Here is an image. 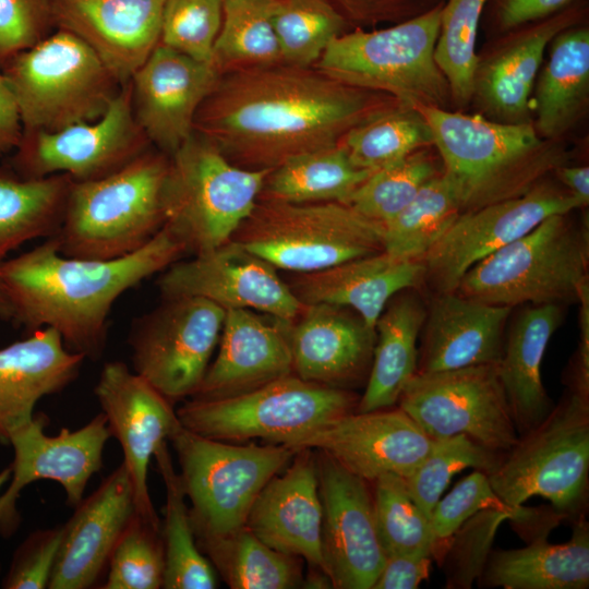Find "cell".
<instances>
[{
  "instance_id": "44dd1931",
  "label": "cell",
  "mask_w": 589,
  "mask_h": 589,
  "mask_svg": "<svg viewBox=\"0 0 589 589\" xmlns=\"http://www.w3.org/2000/svg\"><path fill=\"white\" fill-rule=\"evenodd\" d=\"M94 394L111 437L121 445L130 474L135 512L160 525L147 485L151 458L181 425L172 402L121 361L103 365Z\"/></svg>"
},
{
  "instance_id": "c3c4849f",
  "label": "cell",
  "mask_w": 589,
  "mask_h": 589,
  "mask_svg": "<svg viewBox=\"0 0 589 589\" xmlns=\"http://www.w3.org/2000/svg\"><path fill=\"white\" fill-rule=\"evenodd\" d=\"M517 508H486L466 520L449 538L437 541L433 556L440 561L447 589H470L481 576L495 534Z\"/></svg>"
},
{
  "instance_id": "484cf974",
  "label": "cell",
  "mask_w": 589,
  "mask_h": 589,
  "mask_svg": "<svg viewBox=\"0 0 589 589\" xmlns=\"http://www.w3.org/2000/svg\"><path fill=\"white\" fill-rule=\"evenodd\" d=\"M165 0H50L56 29L83 40L121 83L159 44Z\"/></svg>"
},
{
  "instance_id": "3957f363",
  "label": "cell",
  "mask_w": 589,
  "mask_h": 589,
  "mask_svg": "<svg viewBox=\"0 0 589 589\" xmlns=\"http://www.w3.org/2000/svg\"><path fill=\"white\" fill-rule=\"evenodd\" d=\"M426 120L445 179L461 213L521 196L567 164L561 140L531 124L502 123L444 108H417Z\"/></svg>"
},
{
  "instance_id": "7402d4cb",
  "label": "cell",
  "mask_w": 589,
  "mask_h": 589,
  "mask_svg": "<svg viewBox=\"0 0 589 589\" xmlns=\"http://www.w3.org/2000/svg\"><path fill=\"white\" fill-rule=\"evenodd\" d=\"M587 7L578 0L561 12L504 33L485 55L478 56L471 100L482 117L512 124H531L530 95L543 53L562 31L585 22Z\"/></svg>"
},
{
  "instance_id": "60d3db41",
  "label": "cell",
  "mask_w": 589,
  "mask_h": 589,
  "mask_svg": "<svg viewBox=\"0 0 589 589\" xmlns=\"http://www.w3.org/2000/svg\"><path fill=\"white\" fill-rule=\"evenodd\" d=\"M276 0H224L212 64L226 72L283 63L273 25Z\"/></svg>"
},
{
  "instance_id": "8fae6325",
  "label": "cell",
  "mask_w": 589,
  "mask_h": 589,
  "mask_svg": "<svg viewBox=\"0 0 589 589\" xmlns=\"http://www.w3.org/2000/svg\"><path fill=\"white\" fill-rule=\"evenodd\" d=\"M359 399L353 390L308 382L291 373L233 396L191 398L177 416L183 428L204 437L284 444L356 411Z\"/></svg>"
},
{
  "instance_id": "6f0895ef",
  "label": "cell",
  "mask_w": 589,
  "mask_h": 589,
  "mask_svg": "<svg viewBox=\"0 0 589 589\" xmlns=\"http://www.w3.org/2000/svg\"><path fill=\"white\" fill-rule=\"evenodd\" d=\"M432 555H387L372 589H417L429 578Z\"/></svg>"
},
{
  "instance_id": "e575fe53",
  "label": "cell",
  "mask_w": 589,
  "mask_h": 589,
  "mask_svg": "<svg viewBox=\"0 0 589 589\" xmlns=\"http://www.w3.org/2000/svg\"><path fill=\"white\" fill-rule=\"evenodd\" d=\"M410 290L395 294L376 321L372 365L358 402V412L394 406L417 372V342L426 310Z\"/></svg>"
},
{
  "instance_id": "f6af8a7d",
  "label": "cell",
  "mask_w": 589,
  "mask_h": 589,
  "mask_svg": "<svg viewBox=\"0 0 589 589\" xmlns=\"http://www.w3.org/2000/svg\"><path fill=\"white\" fill-rule=\"evenodd\" d=\"M373 483L374 520L385 555L433 556L437 539L431 520L410 496L405 478L385 473Z\"/></svg>"
},
{
  "instance_id": "52a82bcc",
  "label": "cell",
  "mask_w": 589,
  "mask_h": 589,
  "mask_svg": "<svg viewBox=\"0 0 589 589\" xmlns=\"http://www.w3.org/2000/svg\"><path fill=\"white\" fill-rule=\"evenodd\" d=\"M23 132H56L100 118L121 83L75 35L56 29L1 69Z\"/></svg>"
},
{
  "instance_id": "6da1fadb",
  "label": "cell",
  "mask_w": 589,
  "mask_h": 589,
  "mask_svg": "<svg viewBox=\"0 0 589 589\" xmlns=\"http://www.w3.org/2000/svg\"><path fill=\"white\" fill-rule=\"evenodd\" d=\"M389 96L337 82L316 69L285 63L220 75L199 108L194 132L232 164L272 170L332 147Z\"/></svg>"
},
{
  "instance_id": "ee69618b",
  "label": "cell",
  "mask_w": 589,
  "mask_h": 589,
  "mask_svg": "<svg viewBox=\"0 0 589 589\" xmlns=\"http://www.w3.org/2000/svg\"><path fill=\"white\" fill-rule=\"evenodd\" d=\"M488 0H445L434 58L445 75L452 100L466 106L472 97L478 61L477 35Z\"/></svg>"
},
{
  "instance_id": "cb8c5ba5",
  "label": "cell",
  "mask_w": 589,
  "mask_h": 589,
  "mask_svg": "<svg viewBox=\"0 0 589 589\" xmlns=\"http://www.w3.org/2000/svg\"><path fill=\"white\" fill-rule=\"evenodd\" d=\"M286 332L294 375L349 390L366 383L376 333L354 311L326 303L304 304L287 323Z\"/></svg>"
},
{
  "instance_id": "ab89813d",
  "label": "cell",
  "mask_w": 589,
  "mask_h": 589,
  "mask_svg": "<svg viewBox=\"0 0 589 589\" xmlns=\"http://www.w3.org/2000/svg\"><path fill=\"white\" fill-rule=\"evenodd\" d=\"M339 144L357 167L373 172L433 145V136L417 108L395 100L352 127Z\"/></svg>"
},
{
  "instance_id": "d6a6232c",
  "label": "cell",
  "mask_w": 589,
  "mask_h": 589,
  "mask_svg": "<svg viewBox=\"0 0 589 589\" xmlns=\"http://www.w3.org/2000/svg\"><path fill=\"white\" fill-rule=\"evenodd\" d=\"M479 587L505 589H587L589 587V525L575 519L570 539L561 544L539 536L528 545L492 550L477 580Z\"/></svg>"
},
{
  "instance_id": "4fadbf2b",
  "label": "cell",
  "mask_w": 589,
  "mask_h": 589,
  "mask_svg": "<svg viewBox=\"0 0 589 589\" xmlns=\"http://www.w3.org/2000/svg\"><path fill=\"white\" fill-rule=\"evenodd\" d=\"M226 311L200 297L163 298L129 335L133 371L170 402L199 389L218 345Z\"/></svg>"
},
{
  "instance_id": "7c38bea8",
  "label": "cell",
  "mask_w": 589,
  "mask_h": 589,
  "mask_svg": "<svg viewBox=\"0 0 589 589\" xmlns=\"http://www.w3.org/2000/svg\"><path fill=\"white\" fill-rule=\"evenodd\" d=\"M180 465V481L192 507L194 534L221 536L243 526L266 483L296 452L284 444L232 445L182 425L169 438Z\"/></svg>"
},
{
  "instance_id": "ba28073f",
  "label": "cell",
  "mask_w": 589,
  "mask_h": 589,
  "mask_svg": "<svg viewBox=\"0 0 589 589\" xmlns=\"http://www.w3.org/2000/svg\"><path fill=\"white\" fill-rule=\"evenodd\" d=\"M488 477L510 507L541 496L563 518L584 516L589 488V394L569 386L558 405L519 435Z\"/></svg>"
},
{
  "instance_id": "816d5d0a",
  "label": "cell",
  "mask_w": 589,
  "mask_h": 589,
  "mask_svg": "<svg viewBox=\"0 0 589 589\" xmlns=\"http://www.w3.org/2000/svg\"><path fill=\"white\" fill-rule=\"evenodd\" d=\"M486 508L514 509L497 496L485 472L473 470L435 504L430 520L437 541L449 538L471 516Z\"/></svg>"
},
{
  "instance_id": "1f68e13d",
  "label": "cell",
  "mask_w": 589,
  "mask_h": 589,
  "mask_svg": "<svg viewBox=\"0 0 589 589\" xmlns=\"http://www.w3.org/2000/svg\"><path fill=\"white\" fill-rule=\"evenodd\" d=\"M561 321V304H533L517 316L504 339L496 368L518 435L536 428L554 407L542 383L541 365Z\"/></svg>"
},
{
  "instance_id": "91938a15",
  "label": "cell",
  "mask_w": 589,
  "mask_h": 589,
  "mask_svg": "<svg viewBox=\"0 0 589 589\" xmlns=\"http://www.w3.org/2000/svg\"><path fill=\"white\" fill-rule=\"evenodd\" d=\"M23 134L16 101L0 70V157L13 152Z\"/></svg>"
},
{
  "instance_id": "4316f807",
  "label": "cell",
  "mask_w": 589,
  "mask_h": 589,
  "mask_svg": "<svg viewBox=\"0 0 589 589\" xmlns=\"http://www.w3.org/2000/svg\"><path fill=\"white\" fill-rule=\"evenodd\" d=\"M291 461L262 489L245 527L272 549L303 558L310 568L324 573L315 453L298 450Z\"/></svg>"
},
{
  "instance_id": "9f6ffc18",
  "label": "cell",
  "mask_w": 589,
  "mask_h": 589,
  "mask_svg": "<svg viewBox=\"0 0 589 589\" xmlns=\"http://www.w3.org/2000/svg\"><path fill=\"white\" fill-rule=\"evenodd\" d=\"M578 0H488L484 12L501 34L552 16Z\"/></svg>"
},
{
  "instance_id": "8d00e7d4",
  "label": "cell",
  "mask_w": 589,
  "mask_h": 589,
  "mask_svg": "<svg viewBox=\"0 0 589 589\" xmlns=\"http://www.w3.org/2000/svg\"><path fill=\"white\" fill-rule=\"evenodd\" d=\"M201 552L231 589L302 586L300 558L276 551L245 526L221 536L195 533Z\"/></svg>"
},
{
  "instance_id": "6125c7cd",
  "label": "cell",
  "mask_w": 589,
  "mask_h": 589,
  "mask_svg": "<svg viewBox=\"0 0 589 589\" xmlns=\"http://www.w3.org/2000/svg\"><path fill=\"white\" fill-rule=\"evenodd\" d=\"M0 318L3 321H12V309L8 301L7 296L4 294L1 280H0Z\"/></svg>"
},
{
  "instance_id": "11a10c76",
  "label": "cell",
  "mask_w": 589,
  "mask_h": 589,
  "mask_svg": "<svg viewBox=\"0 0 589 589\" xmlns=\"http://www.w3.org/2000/svg\"><path fill=\"white\" fill-rule=\"evenodd\" d=\"M445 0H334L333 2L352 23L374 25L380 22L400 23L421 15Z\"/></svg>"
},
{
  "instance_id": "f5cc1de1",
  "label": "cell",
  "mask_w": 589,
  "mask_h": 589,
  "mask_svg": "<svg viewBox=\"0 0 589 589\" xmlns=\"http://www.w3.org/2000/svg\"><path fill=\"white\" fill-rule=\"evenodd\" d=\"M53 29L50 0H0V69Z\"/></svg>"
},
{
  "instance_id": "ac0fdd59",
  "label": "cell",
  "mask_w": 589,
  "mask_h": 589,
  "mask_svg": "<svg viewBox=\"0 0 589 589\" xmlns=\"http://www.w3.org/2000/svg\"><path fill=\"white\" fill-rule=\"evenodd\" d=\"M157 286L163 298L200 297L225 311L248 309L286 322L304 308L277 268L233 240L172 263Z\"/></svg>"
},
{
  "instance_id": "d4e9b609",
  "label": "cell",
  "mask_w": 589,
  "mask_h": 589,
  "mask_svg": "<svg viewBox=\"0 0 589 589\" xmlns=\"http://www.w3.org/2000/svg\"><path fill=\"white\" fill-rule=\"evenodd\" d=\"M134 513L133 484L122 462L63 524L48 589L94 588Z\"/></svg>"
},
{
  "instance_id": "83f0119b",
  "label": "cell",
  "mask_w": 589,
  "mask_h": 589,
  "mask_svg": "<svg viewBox=\"0 0 589 589\" xmlns=\"http://www.w3.org/2000/svg\"><path fill=\"white\" fill-rule=\"evenodd\" d=\"M287 323L248 309L226 310L218 352L191 398L233 396L291 374Z\"/></svg>"
},
{
  "instance_id": "7a4b0ae2",
  "label": "cell",
  "mask_w": 589,
  "mask_h": 589,
  "mask_svg": "<svg viewBox=\"0 0 589 589\" xmlns=\"http://www.w3.org/2000/svg\"><path fill=\"white\" fill-rule=\"evenodd\" d=\"M167 227L137 251L112 260L62 255L55 238L0 262V280L12 323L26 333L55 329L65 348L98 360L112 305L125 291L187 255Z\"/></svg>"
},
{
  "instance_id": "5b68a950",
  "label": "cell",
  "mask_w": 589,
  "mask_h": 589,
  "mask_svg": "<svg viewBox=\"0 0 589 589\" xmlns=\"http://www.w3.org/2000/svg\"><path fill=\"white\" fill-rule=\"evenodd\" d=\"M443 3L386 28L344 33L313 68L345 85L414 108L447 109L449 85L434 58Z\"/></svg>"
},
{
  "instance_id": "bcb514c9",
  "label": "cell",
  "mask_w": 589,
  "mask_h": 589,
  "mask_svg": "<svg viewBox=\"0 0 589 589\" xmlns=\"http://www.w3.org/2000/svg\"><path fill=\"white\" fill-rule=\"evenodd\" d=\"M440 172L435 158L426 147L421 148L373 171L345 204L383 226L412 201L423 184Z\"/></svg>"
},
{
  "instance_id": "8992f818",
  "label": "cell",
  "mask_w": 589,
  "mask_h": 589,
  "mask_svg": "<svg viewBox=\"0 0 589 589\" xmlns=\"http://www.w3.org/2000/svg\"><path fill=\"white\" fill-rule=\"evenodd\" d=\"M570 213L549 216L533 229L474 264L457 293L514 308L577 301L589 283L588 225Z\"/></svg>"
},
{
  "instance_id": "db71d44e",
  "label": "cell",
  "mask_w": 589,
  "mask_h": 589,
  "mask_svg": "<svg viewBox=\"0 0 589 589\" xmlns=\"http://www.w3.org/2000/svg\"><path fill=\"white\" fill-rule=\"evenodd\" d=\"M62 533L63 525L29 533L15 549L1 587L4 589L48 588Z\"/></svg>"
},
{
  "instance_id": "e0dca14e",
  "label": "cell",
  "mask_w": 589,
  "mask_h": 589,
  "mask_svg": "<svg viewBox=\"0 0 589 589\" xmlns=\"http://www.w3.org/2000/svg\"><path fill=\"white\" fill-rule=\"evenodd\" d=\"M48 420L44 413L34 414L11 434L9 445L14 452L11 478L0 495L2 538L12 537L21 525L17 500L28 484L38 480L58 482L67 504L74 508L84 498L89 479L103 469L104 448L111 437L103 412L77 430L63 428L56 435L45 434Z\"/></svg>"
},
{
  "instance_id": "603a6c76",
  "label": "cell",
  "mask_w": 589,
  "mask_h": 589,
  "mask_svg": "<svg viewBox=\"0 0 589 589\" xmlns=\"http://www.w3.org/2000/svg\"><path fill=\"white\" fill-rule=\"evenodd\" d=\"M219 71L158 44L133 73L132 109L151 144L172 155L194 132V119Z\"/></svg>"
},
{
  "instance_id": "5bb4252c",
  "label": "cell",
  "mask_w": 589,
  "mask_h": 589,
  "mask_svg": "<svg viewBox=\"0 0 589 589\" xmlns=\"http://www.w3.org/2000/svg\"><path fill=\"white\" fill-rule=\"evenodd\" d=\"M397 402L431 438L465 434L506 454L519 437L496 364L416 373Z\"/></svg>"
},
{
  "instance_id": "9c48e42d",
  "label": "cell",
  "mask_w": 589,
  "mask_h": 589,
  "mask_svg": "<svg viewBox=\"0 0 589 589\" xmlns=\"http://www.w3.org/2000/svg\"><path fill=\"white\" fill-rule=\"evenodd\" d=\"M269 171L232 164L209 140L193 132L170 155L165 226L192 255L230 241L256 205Z\"/></svg>"
},
{
  "instance_id": "7dc6e473",
  "label": "cell",
  "mask_w": 589,
  "mask_h": 589,
  "mask_svg": "<svg viewBox=\"0 0 589 589\" xmlns=\"http://www.w3.org/2000/svg\"><path fill=\"white\" fill-rule=\"evenodd\" d=\"M504 456L505 454L484 447L465 434L432 438L423 460L405 479L409 494L430 518L454 474L472 468L489 476L500 466Z\"/></svg>"
},
{
  "instance_id": "d6986e66",
  "label": "cell",
  "mask_w": 589,
  "mask_h": 589,
  "mask_svg": "<svg viewBox=\"0 0 589 589\" xmlns=\"http://www.w3.org/2000/svg\"><path fill=\"white\" fill-rule=\"evenodd\" d=\"M322 503L324 573L337 589H372L386 555L368 481L314 450Z\"/></svg>"
},
{
  "instance_id": "4dcf8cb0",
  "label": "cell",
  "mask_w": 589,
  "mask_h": 589,
  "mask_svg": "<svg viewBox=\"0 0 589 589\" xmlns=\"http://www.w3.org/2000/svg\"><path fill=\"white\" fill-rule=\"evenodd\" d=\"M423 277L422 261L399 259L383 250L322 271L296 274L288 285L301 303L348 308L375 329L388 301L400 291L420 287Z\"/></svg>"
},
{
  "instance_id": "30bf717a",
  "label": "cell",
  "mask_w": 589,
  "mask_h": 589,
  "mask_svg": "<svg viewBox=\"0 0 589 589\" xmlns=\"http://www.w3.org/2000/svg\"><path fill=\"white\" fill-rule=\"evenodd\" d=\"M231 240L277 269L303 274L383 251V226L340 202L259 200Z\"/></svg>"
},
{
  "instance_id": "277c9868",
  "label": "cell",
  "mask_w": 589,
  "mask_h": 589,
  "mask_svg": "<svg viewBox=\"0 0 589 589\" xmlns=\"http://www.w3.org/2000/svg\"><path fill=\"white\" fill-rule=\"evenodd\" d=\"M170 156L154 146L119 170L73 181L56 239L62 255L112 260L148 243L165 226L164 187Z\"/></svg>"
},
{
  "instance_id": "680465c9",
  "label": "cell",
  "mask_w": 589,
  "mask_h": 589,
  "mask_svg": "<svg viewBox=\"0 0 589 589\" xmlns=\"http://www.w3.org/2000/svg\"><path fill=\"white\" fill-rule=\"evenodd\" d=\"M579 303V342L569 386L589 394V283L584 285L578 294Z\"/></svg>"
},
{
  "instance_id": "f546056e",
  "label": "cell",
  "mask_w": 589,
  "mask_h": 589,
  "mask_svg": "<svg viewBox=\"0 0 589 589\" xmlns=\"http://www.w3.org/2000/svg\"><path fill=\"white\" fill-rule=\"evenodd\" d=\"M85 358L68 350L61 336L43 327L0 347V444L34 417L36 404L59 394L80 374Z\"/></svg>"
},
{
  "instance_id": "d590c367",
  "label": "cell",
  "mask_w": 589,
  "mask_h": 589,
  "mask_svg": "<svg viewBox=\"0 0 589 589\" xmlns=\"http://www.w3.org/2000/svg\"><path fill=\"white\" fill-rule=\"evenodd\" d=\"M73 181L68 173L22 178L0 166V262L25 242L59 232Z\"/></svg>"
},
{
  "instance_id": "f907efd6",
  "label": "cell",
  "mask_w": 589,
  "mask_h": 589,
  "mask_svg": "<svg viewBox=\"0 0 589 589\" xmlns=\"http://www.w3.org/2000/svg\"><path fill=\"white\" fill-rule=\"evenodd\" d=\"M224 0H165L159 44L212 63L223 20Z\"/></svg>"
},
{
  "instance_id": "94428289",
  "label": "cell",
  "mask_w": 589,
  "mask_h": 589,
  "mask_svg": "<svg viewBox=\"0 0 589 589\" xmlns=\"http://www.w3.org/2000/svg\"><path fill=\"white\" fill-rule=\"evenodd\" d=\"M563 187L579 202L581 208L589 204L588 166H560L553 172Z\"/></svg>"
},
{
  "instance_id": "7bdbcfd3",
  "label": "cell",
  "mask_w": 589,
  "mask_h": 589,
  "mask_svg": "<svg viewBox=\"0 0 589 589\" xmlns=\"http://www.w3.org/2000/svg\"><path fill=\"white\" fill-rule=\"evenodd\" d=\"M273 25L283 63L312 68L347 20L333 0H276Z\"/></svg>"
},
{
  "instance_id": "f1b7e54d",
  "label": "cell",
  "mask_w": 589,
  "mask_h": 589,
  "mask_svg": "<svg viewBox=\"0 0 589 589\" xmlns=\"http://www.w3.org/2000/svg\"><path fill=\"white\" fill-rule=\"evenodd\" d=\"M512 310L456 291L436 294L422 326L416 373L496 364Z\"/></svg>"
},
{
  "instance_id": "9a60e30c",
  "label": "cell",
  "mask_w": 589,
  "mask_h": 589,
  "mask_svg": "<svg viewBox=\"0 0 589 589\" xmlns=\"http://www.w3.org/2000/svg\"><path fill=\"white\" fill-rule=\"evenodd\" d=\"M135 120L130 80L104 115L56 132H23L5 164L22 178L68 173L74 181L106 177L152 147Z\"/></svg>"
},
{
  "instance_id": "681fc988",
  "label": "cell",
  "mask_w": 589,
  "mask_h": 589,
  "mask_svg": "<svg viewBox=\"0 0 589 589\" xmlns=\"http://www.w3.org/2000/svg\"><path fill=\"white\" fill-rule=\"evenodd\" d=\"M160 525L136 512L133 514L112 550L100 588H163L165 560Z\"/></svg>"
},
{
  "instance_id": "b9f144b4",
  "label": "cell",
  "mask_w": 589,
  "mask_h": 589,
  "mask_svg": "<svg viewBox=\"0 0 589 589\" xmlns=\"http://www.w3.org/2000/svg\"><path fill=\"white\" fill-rule=\"evenodd\" d=\"M460 213L457 197L441 171L383 225V250L399 259L422 261Z\"/></svg>"
},
{
  "instance_id": "2e32d148",
  "label": "cell",
  "mask_w": 589,
  "mask_h": 589,
  "mask_svg": "<svg viewBox=\"0 0 589 589\" xmlns=\"http://www.w3.org/2000/svg\"><path fill=\"white\" fill-rule=\"evenodd\" d=\"M581 208L565 189L543 180L526 194L460 213L423 257L426 284L436 294L454 292L478 262L555 214Z\"/></svg>"
},
{
  "instance_id": "f35d334b",
  "label": "cell",
  "mask_w": 589,
  "mask_h": 589,
  "mask_svg": "<svg viewBox=\"0 0 589 589\" xmlns=\"http://www.w3.org/2000/svg\"><path fill=\"white\" fill-rule=\"evenodd\" d=\"M167 445L168 442L163 443L154 454L166 489L160 525L165 560L163 588H217V573L196 543L185 494Z\"/></svg>"
},
{
  "instance_id": "ffe728a7",
  "label": "cell",
  "mask_w": 589,
  "mask_h": 589,
  "mask_svg": "<svg viewBox=\"0 0 589 589\" xmlns=\"http://www.w3.org/2000/svg\"><path fill=\"white\" fill-rule=\"evenodd\" d=\"M432 438L399 407L353 411L286 443L294 452L325 453L359 478L374 482L394 473L408 478L423 460Z\"/></svg>"
},
{
  "instance_id": "74e56055",
  "label": "cell",
  "mask_w": 589,
  "mask_h": 589,
  "mask_svg": "<svg viewBox=\"0 0 589 589\" xmlns=\"http://www.w3.org/2000/svg\"><path fill=\"white\" fill-rule=\"evenodd\" d=\"M372 173L357 167L342 145L296 156L272 169L259 200L287 203H346Z\"/></svg>"
},
{
  "instance_id": "836d02e7",
  "label": "cell",
  "mask_w": 589,
  "mask_h": 589,
  "mask_svg": "<svg viewBox=\"0 0 589 589\" xmlns=\"http://www.w3.org/2000/svg\"><path fill=\"white\" fill-rule=\"evenodd\" d=\"M536 83L532 123L546 140H562L582 118L589 103V28L585 22L558 33Z\"/></svg>"
},
{
  "instance_id": "be15d7a7",
  "label": "cell",
  "mask_w": 589,
  "mask_h": 589,
  "mask_svg": "<svg viewBox=\"0 0 589 589\" xmlns=\"http://www.w3.org/2000/svg\"><path fill=\"white\" fill-rule=\"evenodd\" d=\"M10 478H11V468L10 466H8L0 471V491L5 483H9ZM0 569H1V566H0Z\"/></svg>"
}]
</instances>
